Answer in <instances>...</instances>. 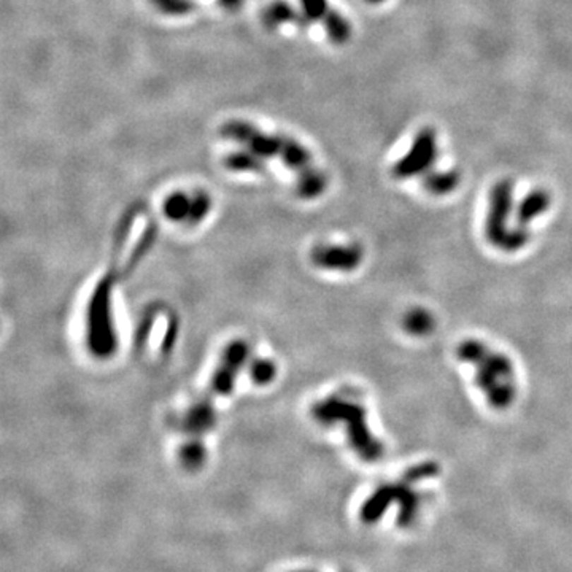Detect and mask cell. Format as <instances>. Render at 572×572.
I'll return each mask as SVG.
<instances>
[{
    "label": "cell",
    "instance_id": "21",
    "mask_svg": "<svg viewBox=\"0 0 572 572\" xmlns=\"http://www.w3.org/2000/svg\"><path fill=\"white\" fill-rule=\"evenodd\" d=\"M151 2L162 13H165V15L172 16L188 15L194 8L193 0H151Z\"/></svg>",
    "mask_w": 572,
    "mask_h": 572
},
{
    "label": "cell",
    "instance_id": "8",
    "mask_svg": "<svg viewBox=\"0 0 572 572\" xmlns=\"http://www.w3.org/2000/svg\"><path fill=\"white\" fill-rule=\"evenodd\" d=\"M213 424H215V413L208 399L205 400L202 399L201 403L194 404L186 412V415L180 419V428L193 436L203 434V432L212 429Z\"/></svg>",
    "mask_w": 572,
    "mask_h": 572
},
{
    "label": "cell",
    "instance_id": "18",
    "mask_svg": "<svg viewBox=\"0 0 572 572\" xmlns=\"http://www.w3.org/2000/svg\"><path fill=\"white\" fill-rule=\"evenodd\" d=\"M180 458L184 467L197 469L202 466L203 460H205V448L199 442V439H193V441L184 443V447L180 451Z\"/></svg>",
    "mask_w": 572,
    "mask_h": 572
},
{
    "label": "cell",
    "instance_id": "25",
    "mask_svg": "<svg viewBox=\"0 0 572 572\" xmlns=\"http://www.w3.org/2000/svg\"><path fill=\"white\" fill-rule=\"evenodd\" d=\"M366 2L372 4V5H379V4H381V2H385V0H366Z\"/></svg>",
    "mask_w": 572,
    "mask_h": 572
},
{
    "label": "cell",
    "instance_id": "24",
    "mask_svg": "<svg viewBox=\"0 0 572 572\" xmlns=\"http://www.w3.org/2000/svg\"><path fill=\"white\" fill-rule=\"evenodd\" d=\"M244 0H220V5L225 6L226 10H235L239 8Z\"/></svg>",
    "mask_w": 572,
    "mask_h": 572
},
{
    "label": "cell",
    "instance_id": "10",
    "mask_svg": "<svg viewBox=\"0 0 572 572\" xmlns=\"http://www.w3.org/2000/svg\"><path fill=\"white\" fill-rule=\"evenodd\" d=\"M550 207V196L544 189H536L528 194L523 201H521L517 213V220L521 226L528 225V222L537 218L539 215L547 212Z\"/></svg>",
    "mask_w": 572,
    "mask_h": 572
},
{
    "label": "cell",
    "instance_id": "14",
    "mask_svg": "<svg viewBox=\"0 0 572 572\" xmlns=\"http://www.w3.org/2000/svg\"><path fill=\"white\" fill-rule=\"evenodd\" d=\"M323 24L329 40L335 44L347 43L352 37V25H350L348 19L334 8L328 11V15L323 19Z\"/></svg>",
    "mask_w": 572,
    "mask_h": 572
},
{
    "label": "cell",
    "instance_id": "23",
    "mask_svg": "<svg viewBox=\"0 0 572 572\" xmlns=\"http://www.w3.org/2000/svg\"><path fill=\"white\" fill-rule=\"evenodd\" d=\"M302 15L309 21H318V19H324L330 10L328 0H301Z\"/></svg>",
    "mask_w": 572,
    "mask_h": 572
},
{
    "label": "cell",
    "instance_id": "22",
    "mask_svg": "<svg viewBox=\"0 0 572 572\" xmlns=\"http://www.w3.org/2000/svg\"><path fill=\"white\" fill-rule=\"evenodd\" d=\"M277 374V369L273 366V362L270 361H266V359H259L256 362H253L251 369H250V375L254 383L258 385H266L269 383V381L273 380Z\"/></svg>",
    "mask_w": 572,
    "mask_h": 572
},
{
    "label": "cell",
    "instance_id": "12",
    "mask_svg": "<svg viewBox=\"0 0 572 572\" xmlns=\"http://www.w3.org/2000/svg\"><path fill=\"white\" fill-rule=\"evenodd\" d=\"M391 502H393V496H391L390 485L380 487L377 491H375L371 498L364 502V506H362V511H361L362 520H364L366 523H374V521H377L381 515L386 512V508L391 504Z\"/></svg>",
    "mask_w": 572,
    "mask_h": 572
},
{
    "label": "cell",
    "instance_id": "20",
    "mask_svg": "<svg viewBox=\"0 0 572 572\" xmlns=\"http://www.w3.org/2000/svg\"><path fill=\"white\" fill-rule=\"evenodd\" d=\"M432 328V318L424 310H413L405 318V329L410 334L415 335H424L431 333Z\"/></svg>",
    "mask_w": 572,
    "mask_h": 572
},
{
    "label": "cell",
    "instance_id": "6",
    "mask_svg": "<svg viewBox=\"0 0 572 572\" xmlns=\"http://www.w3.org/2000/svg\"><path fill=\"white\" fill-rule=\"evenodd\" d=\"M436 159H437L436 131L431 129V127H424V129L417 133L409 153L394 164L393 175L399 178V180H405V178L424 174V172L436 162Z\"/></svg>",
    "mask_w": 572,
    "mask_h": 572
},
{
    "label": "cell",
    "instance_id": "13",
    "mask_svg": "<svg viewBox=\"0 0 572 572\" xmlns=\"http://www.w3.org/2000/svg\"><path fill=\"white\" fill-rule=\"evenodd\" d=\"M225 167L232 172H261L264 170V157L250 150H237L225 157Z\"/></svg>",
    "mask_w": 572,
    "mask_h": 572
},
{
    "label": "cell",
    "instance_id": "1",
    "mask_svg": "<svg viewBox=\"0 0 572 572\" xmlns=\"http://www.w3.org/2000/svg\"><path fill=\"white\" fill-rule=\"evenodd\" d=\"M461 361L475 366L477 385L493 409L504 410L515 399V374L512 361L506 354L493 352L480 340H464L456 348Z\"/></svg>",
    "mask_w": 572,
    "mask_h": 572
},
{
    "label": "cell",
    "instance_id": "5",
    "mask_svg": "<svg viewBox=\"0 0 572 572\" xmlns=\"http://www.w3.org/2000/svg\"><path fill=\"white\" fill-rule=\"evenodd\" d=\"M220 133L226 140H232L235 143L244 145L246 150L253 151L264 159L280 157L283 153L286 136L280 133L263 132L245 119H229L220 127Z\"/></svg>",
    "mask_w": 572,
    "mask_h": 572
},
{
    "label": "cell",
    "instance_id": "17",
    "mask_svg": "<svg viewBox=\"0 0 572 572\" xmlns=\"http://www.w3.org/2000/svg\"><path fill=\"white\" fill-rule=\"evenodd\" d=\"M191 197L184 193H174L164 201L162 212L170 221H188Z\"/></svg>",
    "mask_w": 572,
    "mask_h": 572
},
{
    "label": "cell",
    "instance_id": "7",
    "mask_svg": "<svg viewBox=\"0 0 572 572\" xmlns=\"http://www.w3.org/2000/svg\"><path fill=\"white\" fill-rule=\"evenodd\" d=\"M362 259L358 245H321L311 251V261L318 267L330 270H354Z\"/></svg>",
    "mask_w": 572,
    "mask_h": 572
},
{
    "label": "cell",
    "instance_id": "11",
    "mask_svg": "<svg viewBox=\"0 0 572 572\" xmlns=\"http://www.w3.org/2000/svg\"><path fill=\"white\" fill-rule=\"evenodd\" d=\"M282 161L286 167L291 170H296L297 174H301L302 170L311 167V155L310 151L305 148L304 145L296 142L294 138L288 137L286 138L285 148L282 153Z\"/></svg>",
    "mask_w": 572,
    "mask_h": 572
},
{
    "label": "cell",
    "instance_id": "4",
    "mask_svg": "<svg viewBox=\"0 0 572 572\" xmlns=\"http://www.w3.org/2000/svg\"><path fill=\"white\" fill-rule=\"evenodd\" d=\"M112 286L113 277L102 278L88 307V345L99 358H108L117 350L110 310Z\"/></svg>",
    "mask_w": 572,
    "mask_h": 572
},
{
    "label": "cell",
    "instance_id": "16",
    "mask_svg": "<svg viewBox=\"0 0 572 572\" xmlns=\"http://www.w3.org/2000/svg\"><path fill=\"white\" fill-rule=\"evenodd\" d=\"M460 184V175L456 172H434L424 178V188L434 196H445Z\"/></svg>",
    "mask_w": 572,
    "mask_h": 572
},
{
    "label": "cell",
    "instance_id": "15",
    "mask_svg": "<svg viewBox=\"0 0 572 572\" xmlns=\"http://www.w3.org/2000/svg\"><path fill=\"white\" fill-rule=\"evenodd\" d=\"M297 21L299 13L292 8L288 2H283V0L273 2L264 13V24L270 29L278 28V25L286 23H297Z\"/></svg>",
    "mask_w": 572,
    "mask_h": 572
},
{
    "label": "cell",
    "instance_id": "3",
    "mask_svg": "<svg viewBox=\"0 0 572 572\" xmlns=\"http://www.w3.org/2000/svg\"><path fill=\"white\" fill-rule=\"evenodd\" d=\"M513 205L512 183L502 180L496 183L489 194V208L485 222L487 237L494 246L504 251H517L526 244V229H508L507 221Z\"/></svg>",
    "mask_w": 572,
    "mask_h": 572
},
{
    "label": "cell",
    "instance_id": "19",
    "mask_svg": "<svg viewBox=\"0 0 572 572\" xmlns=\"http://www.w3.org/2000/svg\"><path fill=\"white\" fill-rule=\"evenodd\" d=\"M210 207H212V199H210V196L207 193H203V191H197V193L191 197V208L186 222H189V225H197V222H201L210 212Z\"/></svg>",
    "mask_w": 572,
    "mask_h": 572
},
{
    "label": "cell",
    "instance_id": "9",
    "mask_svg": "<svg viewBox=\"0 0 572 572\" xmlns=\"http://www.w3.org/2000/svg\"><path fill=\"white\" fill-rule=\"evenodd\" d=\"M328 186V178L321 170L315 169L314 165L302 170L297 177L296 191L302 199H316L324 193Z\"/></svg>",
    "mask_w": 572,
    "mask_h": 572
},
{
    "label": "cell",
    "instance_id": "2",
    "mask_svg": "<svg viewBox=\"0 0 572 572\" xmlns=\"http://www.w3.org/2000/svg\"><path fill=\"white\" fill-rule=\"evenodd\" d=\"M311 413L323 424L345 423L350 443L364 461H377L383 455L381 443L371 434L366 422L364 405L343 396H330L314 405Z\"/></svg>",
    "mask_w": 572,
    "mask_h": 572
}]
</instances>
